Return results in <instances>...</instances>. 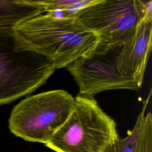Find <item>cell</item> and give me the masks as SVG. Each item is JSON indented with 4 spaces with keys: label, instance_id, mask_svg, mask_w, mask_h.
I'll list each match as a JSON object with an SVG mask.
<instances>
[{
    "label": "cell",
    "instance_id": "9c48e42d",
    "mask_svg": "<svg viewBox=\"0 0 152 152\" xmlns=\"http://www.w3.org/2000/svg\"><path fill=\"white\" fill-rule=\"evenodd\" d=\"M150 93L148 98L144 102L141 112L137 117L133 128L127 132L126 137L119 138L118 152H139L140 141L141 138L142 124L146 107L147 106Z\"/></svg>",
    "mask_w": 152,
    "mask_h": 152
},
{
    "label": "cell",
    "instance_id": "52a82bcc",
    "mask_svg": "<svg viewBox=\"0 0 152 152\" xmlns=\"http://www.w3.org/2000/svg\"><path fill=\"white\" fill-rule=\"evenodd\" d=\"M152 21H141L132 36L119 49L116 58L119 70L141 87L151 49Z\"/></svg>",
    "mask_w": 152,
    "mask_h": 152
},
{
    "label": "cell",
    "instance_id": "8fae6325",
    "mask_svg": "<svg viewBox=\"0 0 152 152\" xmlns=\"http://www.w3.org/2000/svg\"><path fill=\"white\" fill-rule=\"evenodd\" d=\"M79 0H45L36 1L37 3L43 8L45 12L51 13L56 11H64L72 6Z\"/></svg>",
    "mask_w": 152,
    "mask_h": 152
},
{
    "label": "cell",
    "instance_id": "7a4b0ae2",
    "mask_svg": "<svg viewBox=\"0 0 152 152\" xmlns=\"http://www.w3.org/2000/svg\"><path fill=\"white\" fill-rule=\"evenodd\" d=\"M119 138L115 121L94 98L78 94L69 117L45 145L55 152H118Z\"/></svg>",
    "mask_w": 152,
    "mask_h": 152
},
{
    "label": "cell",
    "instance_id": "30bf717a",
    "mask_svg": "<svg viewBox=\"0 0 152 152\" xmlns=\"http://www.w3.org/2000/svg\"><path fill=\"white\" fill-rule=\"evenodd\" d=\"M139 152H152V115L150 112L144 115Z\"/></svg>",
    "mask_w": 152,
    "mask_h": 152
},
{
    "label": "cell",
    "instance_id": "3957f363",
    "mask_svg": "<svg viewBox=\"0 0 152 152\" xmlns=\"http://www.w3.org/2000/svg\"><path fill=\"white\" fill-rule=\"evenodd\" d=\"M55 69L49 59L26 49L13 27H0V105L33 92Z\"/></svg>",
    "mask_w": 152,
    "mask_h": 152
},
{
    "label": "cell",
    "instance_id": "6da1fadb",
    "mask_svg": "<svg viewBox=\"0 0 152 152\" xmlns=\"http://www.w3.org/2000/svg\"><path fill=\"white\" fill-rule=\"evenodd\" d=\"M27 49L51 61L56 69L66 67L93 52L99 45L97 36L74 17L40 14L13 27Z\"/></svg>",
    "mask_w": 152,
    "mask_h": 152
},
{
    "label": "cell",
    "instance_id": "277c9868",
    "mask_svg": "<svg viewBox=\"0 0 152 152\" xmlns=\"http://www.w3.org/2000/svg\"><path fill=\"white\" fill-rule=\"evenodd\" d=\"M74 105L75 97L64 90L28 96L12 109L9 129L25 141L45 145L68 119Z\"/></svg>",
    "mask_w": 152,
    "mask_h": 152
},
{
    "label": "cell",
    "instance_id": "ba28073f",
    "mask_svg": "<svg viewBox=\"0 0 152 152\" xmlns=\"http://www.w3.org/2000/svg\"><path fill=\"white\" fill-rule=\"evenodd\" d=\"M43 12L36 1H0V27H14Z\"/></svg>",
    "mask_w": 152,
    "mask_h": 152
},
{
    "label": "cell",
    "instance_id": "8992f818",
    "mask_svg": "<svg viewBox=\"0 0 152 152\" xmlns=\"http://www.w3.org/2000/svg\"><path fill=\"white\" fill-rule=\"evenodd\" d=\"M121 47L108 48L98 45L93 52L66 67L78 86L79 95L94 97L96 94L106 90H137L141 88L117 67L116 58Z\"/></svg>",
    "mask_w": 152,
    "mask_h": 152
},
{
    "label": "cell",
    "instance_id": "5b68a950",
    "mask_svg": "<svg viewBox=\"0 0 152 152\" xmlns=\"http://www.w3.org/2000/svg\"><path fill=\"white\" fill-rule=\"evenodd\" d=\"M143 16V1L97 0L72 17L95 34L99 46H122L134 34Z\"/></svg>",
    "mask_w": 152,
    "mask_h": 152
}]
</instances>
